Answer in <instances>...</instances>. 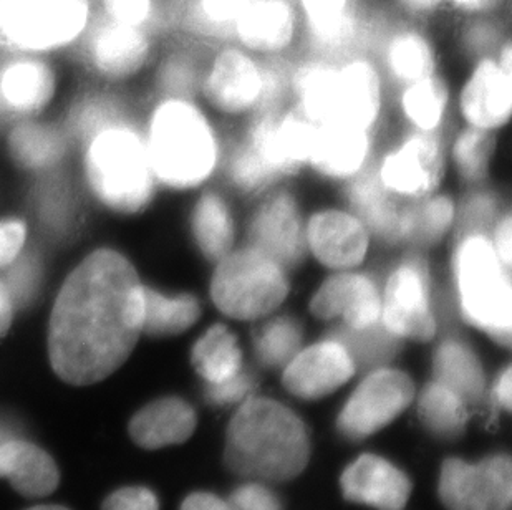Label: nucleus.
<instances>
[{
    "instance_id": "nucleus-17",
    "label": "nucleus",
    "mask_w": 512,
    "mask_h": 510,
    "mask_svg": "<svg viewBox=\"0 0 512 510\" xmlns=\"http://www.w3.org/2000/svg\"><path fill=\"white\" fill-rule=\"evenodd\" d=\"M438 494L448 510H511V458L494 454L479 462L446 459Z\"/></svg>"
},
{
    "instance_id": "nucleus-12",
    "label": "nucleus",
    "mask_w": 512,
    "mask_h": 510,
    "mask_svg": "<svg viewBox=\"0 0 512 510\" xmlns=\"http://www.w3.org/2000/svg\"><path fill=\"white\" fill-rule=\"evenodd\" d=\"M305 308L315 322L348 332H367L382 325L378 269L322 272L310 287Z\"/></svg>"
},
{
    "instance_id": "nucleus-53",
    "label": "nucleus",
    "mask_w": 512,
    "mask_h": 510,
    "mask_svg": "<svg viewBox=\"0 0 512 510\" xmlns=\"http://www.w3.org/2000/svg\"><path fill=\"white\" fill-rule=\"evenodd\" d=\"M489 396L493 400L494 408L504 409L506 413L511 411L512 403V368L511 365L504 366L503 371H499L493 388L489 391Z\"/></svg>"
},
{
    "instance_id": "nucleus-22",
    "label": "nucleus",
    "mask_w": 512,
    "mask_h": 510,
    "mask_svg": "<svg viewBox=\"0 0 512 510\" xmlns=\"http://www.w3.org/2000/svg\"><path fill=\"white\" fill-rule=\"evenodd\" d=\"M232 32L239 47L252 55L282 58L297 37V14L289 0H249Z\"/></svg>"
},
{
    "instance_id": "nucleus-32",
    "label": "nucleus",
    "mask_w": 512,
    "mask_h": 510,
    "mask_svg": "<svg viewBox=\"0 0 512 510\" xmlns=\"http://www.w3.org/2000/svg\"><path fill=\"white\" fill-rule=\"evenodd\" d=\"M90 53L98 70L108 77H131L148 62L150 40L140 27L113 20L93 34Z\"/></svg>"
},
{
    "instance_id": "nucleus-42",
    "label": "nucleus",
    "mask_w": 512,
    "mask_h": 510,
    "mask_svg": "<svg viewBox=\"0 0 512 510\" xmlns=\"http://www.w3.org/2000/svg\"><path fill=\"white\" fill-rule=\"evenodd\" d=\"M204 65L189 53H174L161 63L158 88L165 97L198 98Z\"/></svg>"
},
{
    "instance_id": "nucleus-23",
    "label": "nucleus",
    "mask_w": 512,
    "mask_h": 510,
    "mask_svg": "<svg viewBox=\"0 0 512 510\" xmlns=\"http://www.w3.org/2000/svg\"><path fill=\"white\" fill-rule=\"evenodd\" d=\"M390 111L403 130L448 133L455 116V87L441 72L421 78L392 92Z\"/></svg>"
},
{
    "instance_id": "nucleus-1",
    "label": "nucleus",
    "mask_w": 512,
    "mask_h": 510,
    "mask_svg": "<svg viewBox=\"0 0 512 510\" xmlns=\"http://www.w3.org/2000/svg\"><path fill=\"white\" fill-rule=\"evenodd\" d=\"M145 285L120 252L102 249L73 270L50 317L52 368L68 385L115 373L143 333Z\"/></svg>"
},
{
    "instance_id": "nucleus-30",
    "label": "nucleus",
    "mask_w": 512,
    "mask_h": 510,
    "mask_svg": "<svg viewBox=\"0 0 512 510\" xmlns=\"http://www.w3.org/2000/svg\"><path fill=\"white\" fill-rule=\"evenodd\" d=\"M378 67L390 92L440 70V55L430 37L415 29L398 30L385 42Z\"/></svg>"
},
{
    "instance_id": "nucleus-46",
    "label": "nucleus",
    "mask_w": 512,
    "mask_h": 510,
    "mask_svg": "<svg viewBox=\"0 0 512 510\" xmlns=\"http://www.w3.org/2000/svg\"><path fill=\"white\" fill-rule=\"evenodd\" d=\"M40 267L32 255L19 260L14 269L10 270L9 287L14 304L27 305L34 299L39 285Z\"/></svg>"
},
{
    "instance_id": "nucleus-18",
    "label": "nucleus",
    "mask_w": 512,
    "mask_h": 510,
    "mask_svg": "<svg viewBox=\"0 0 512 510\" xmlns=\"http://www.w3.org/2000/svg\"><path fill=\"white\" fill-rule=\"evenodd\" d=\"M357 375L352 353L334 328L300 348L282 368V385L300 400H322Z\"/></svg>"
},
{
    "instance_id": "nucleus-45",
    "label": "nucleus",
    "mask_w": 512,
    "mask_h": 510,
    "mask_svg": "<svg viewBox=\"0 0 512 510\" xmlns=\"http://www.w3.org/2000/svg\"><path fill=\"white\" fill-rule=\"evenodd\" d=\"M232 510H284L281 499L264 482L251 481L237 487L229 496Z\"/></svg>"
},
{
    "instance_id": "nucleus-50",
    "label": "nucleus",
    "mask_w": 512,
    "mask_h": 510,
    "mask_svg": "<svg viewBox=\"0 0 512 510\" xmlns=\"http://www.w3.org/2000/svg\"><path fill=\"white\" fill-rule=\"evenodd\" d=\"M489 239L499 260L512 270V209L506 206L489 229Z\"/></svg>"
},
{
    "instance_id": "nucleus-43",
    "label": "nucleus",
    "mask_w": 512,
    "mask_h": 510,
    "mask_svg": "<svg viewBox=\"0 0 512 510\" xmlns=\"http://www.w3.org/2000/svg\"><path fill=\"white\" fill-rule=\"evenodd\" d=\"M120 121V108L108 98H87L73 110V130L80 138H93L100 131Z\"/></svg>"
},
{
    "instance_id": "nucleus-57",
    "label": "nucleus",
    "mask_w": 512,
    "mask_h": 510,
    "mask_svg": "<svg viewBox=\"0 0 512 510\" xmlns=\"http://www.w3.org/2000/svg\"><path fill=\"white\" fill-rule=\"evenodd\" d=\"M19 438V429L10 419L0 416V446L9 443L12 439Z\"/></svg>"
},
{
    "instance_id": "nucleus-20",
    "label": "nucleus",
    "mask_w": 512,
    "mask_h": 510,
    "mask_svg": "<svg viewBox=\"0 0 512 510\" xmlns=\"http://www.w3.org/2000/svg\"><path fill=\"white\" fill-rule=\"evenodd\" d=\"M380 135L347 125L315 128L307 174L322 184L340 189L372 168Z\"/></svg>"
},
{
    "instance_id": "nucleus-29",
    "label": "nucleus",
    "mask_w": 512,
    "mask_h": 510,
    "mask_svg": "<svg viewBox=\"0 0 512 510\" xmlns=\"http://www.w3.org/2000/svg\"><path fill=\"white\" fill-rule=\"evenodd\" d=\"M498 153L499 135L496 133L466 125L448 131V173L461 189L491 183Z\"/></svg>"
},
{
    "instance_id": "nucleus-44",
    "label": "nucleus",
    "mask_w": 512,
    "mask_h": 510,
    "mask_svg": "<svg viewBox=\"0 0 512 510\" xmlns=\"http://www.w3.org/2000/svg\"><path fill=\"white\" fill-rule=\"evenodd\" d=\"M257 390V378L254 371L244 366L237 375L216 385H206L204 396L214 406H231L244 403L254 396Z\"/></svg>"
},
{
    "instance_id": "nucleus-8",
    "label": "nucleus",
    "mask_w": 512,
    "mask_h": 510,
    "mask_svg": "<svg viewBox=\"0 0 512 510\" xmlns=\"http://www.w3.org/2000/svg\"><path fill=\"white\" fill-rule=\"evenodd\" d=\"M87 176L102 203L121 214L145 211L155 198L156 179L145 136L123 121L93 136Z\"/></svg>"
},
{
    "instance_id": "nucleus-13",
    "label": "nucleus",
    "mask_w": 512,
    "mask_h": 510,
    "mask_svg": "<svg viewBox=\"0 0 512 510\" xmlns=\"http://www.w3.org/2000/svg\"><path fill=\"white\" fill-rule=\"evenodd\" d=\"M262 92V58L242 47H223L204 65L198 98L226 128H232L256 115Z\"/></svg>"
},
{
    "instance_id": "nucleus-16",
    "label": "nucleus",
    "mask_w": 512,
    "mask_h": 510,
    "mask_svg": "<svg viewBox=\"0 0 512 510\" xmlns=\"http://www.w3.org/2000/svg\"><path fill=\"white\" fill-rule=\"evenodd\" d=\"M416 388L411 376L400 368L378 366L363 373L337 418V428L343 438L350 441L378 433L415 400Z\"/></svg>"
},
{
    "instance_id": "nucleus-4",
    "label": "nucleus",
    "mask_w": 512,
    "mask_h": 510,
    "mask_svg": "<svg viewBox=\"0 0 512 510\" xmlns=\"http://www.w3.org/2000/svg\"><path fill=\"white\" fill-rule=\"evenodd\" d=\"M455 327L471 328L508 350L512 342V270L499 260L488 231H456L441 277Z\"/></svg>"
},
{
    "instance_id": "nucleus-49",
    "label": "nucleus",
    "mask_w": 512,
    "mask_h": 510,
    "mask_svg": "<svg viewBox=\"0 0 512 510\" xmlns=\"http://www.w3.org/2000/svg\"><path fill=\"white\" fill-rule=\"evenodd\" d=\"M105 5L115 22L131 27H141L153 12V0H105Z\"/></svg>"
},
{
    "instance_id": "nucleus-33",
    "label": "nucleus",
    "mask_w": 512,
    "mask_h": 510,
    "mask_svg": "<svg viewBox=\"0 0 512 510\" xmlns=\"http://www.w3.org/2000/svg\"><path fill=\"white\" fill-rule=\"evenodd\" d=\"M300 7L319 57L335 58L357 42V17L348 7V0H300Z\"/></svg>"
},
{
    "instance_id": "nucleus-56",
    "label": "nucleus",
    "mask_w": 512,
    "mask_h": 510,
    "mask_svg": "<svg viewBox=\"0 0 512 510\" xmlns=\"http://www.w3.org/2000/svg\"><path fill=\"white\" fill-rule=\"evenodd\" d=\"M400 2L413 15H431L440 9L443 0H400Z\"/></svg>"
},
{
    "instance_id": "nucleus-25",
    "label": "nucleus",
    "mask_w": 512,
    "mask_h": 510,
    "mask_svg": "<svg viewBox=\"0 0 512 510\" xmlns=\"http://www.w3.org/2000/svg\"><path fill=\"white\" fill-rule=\"evenodd\" d=\"M339 199L362 219L378 251H400L403 203L383 188L375 176L373 164L339 189Z\"/></svg>"
},
{
    "instance_id": "nucleus-36",
    "label": "nucleus",
    "mask_w": 512,
    "mask_h": 510,
    "mask_svg": "<svg viewBox=\"0 0 512 510\" xmlns=\"http://www.w3.org/2000/svg\"><path fill=\"white\" fill-rule=\"evenodd\" d=\"M252 353L267 370H282L305 343V323L299 315L281 310L252 325Z\"/></svg>"
},
{
    "instance_id": "nucleus-41",
    "label": "nucleus",
    "mask_w": 512,
    "mask_h": 510,
    "mask_svg": "<svg viewBox=\"0 0 512 510\" xmlns=\"http://www.w3.org/2000/svg\"><path fill=\"white\" fill-rule=\"evenodd\" d=\"M330 328H334L352 353L357 373H367L378 366L390 365L403 348L397 338H393L382 325L367 332H347L339 327Z\"/></svg>"
},
{
    "instance_id": "nucleus-47",
    "label": "nucleus",
    "mask_w": 512,
    "mask_h": 510,
    "mask_svg": "<svg viewBox=\"0 0 512 510\" xmlns=\"http://www.w3.org/2000/svg\"><path fill=\"white\" fill-rule=\"evenodd\" d=\"M40 212L47 226L52 229H62L72 217L70 198L62 184H49L45 186L40 196Z\"/></svg>"
},
{
    "instance_id": "nucleus-51",
    "label": "nucleus",
    "mask_w": 512,
    "mask_h": 510,
    "mask_svg": "<svg viewBox=\"0 0 512 510\" xmlns=\"http://www.w3.org/2000/svg\"><path fill=\"white\" fill-rule=\"evenodd\" d=\"M25 241V224L17 219L0 221V267L14 262Z\"/></svg>"
},
{
    "instance_id": "nucleus-14",
    "label": "nucleus",
    "mask_w": 512,
    "mask_h": 510,
    "mask_svg": "<svg viewBox=\"0 0 512 510\" xmlns=\"http://www.w3.org/2000/svg\"><path fill=\"white\" fill-rule=\"evenodd\" d=\"M305 249L320 272L363 269L378 251L362 219L340 199L307 207Z\"/></svg>"
},
{
    "instance_id": "nucleus-35",
    "label": "nucleus",
    "mask_w": 512,
    "mask_h": 510,
    "mask_svg": "<svg viewBox=\"0 0 512 510\" xmlns=\"http://www.w3.org/2000/svg\"><path fill=\"white\" fill-rule=\"evenodd\" d=\"M191 363L206 385H216L246 366L244 350L229 322L208 325L191 347Z\"/></svg>"
},
{
    "instance_id": "nucleus-11",
    "label": "nucleus",
    "mask_w": 512,
    "mask_h": 510,
    "mask_svg": "<svg viewBox=\"0 0 512 510\" xmlns=\"http://www.w3.org/2000/svg\"><path fill=\"white\" fill-rule=\"evenodd\" d=\"M315 128L294 106L261 111L232 126L279 183H295L307 174Z\"/></svg>"
},
{
    "instance_id": "nucleus-37",
    "label": "nucleus",
    "mask_w": 512,
    "mask_h": 510,
    "mask_svg": "<svg viewBox=\"0 0 512 510\" xmlns=\"http://www.w3.org/2000/svg\"><path fill=\"white\" fill-rule=\"evenodd\" d=\"M469 409L455 391L431 380L418 398V418L423 428L441 441H455L466 431Z\"/></svg>"
},
{
    "instance_id": "nucleus-39",
    "label": "nucleus",
    "mask_w": 512,
    "mask_h": 510,
    "mask_svg": "<svg viewBox=\"0 0 512 510\" xmlns=\"http://www.w3.org/2000/svg\"><path fill=\"white\" fill-rule=\"evenodd\" d=\"M506 206H509L508 198L493 181L461 189L455 232L489 231Z\"/></svg>"
},
{
    "instance_id": "nucleus-31",
    "label": "nucleus",
    "mask_w": 512,
    "mask_h": 510,
    "mask_svg": "<svg viewBox=\"0 0 512 510\" xmlns=\"http://www.w3.org/2000/svg\"><path fill=\"white\" fill-rule=\"evenodd\" d=\"M0 477L7 479L15 491L27 499L49 496L60 482L52 456L20 438L0 446Z\"/></svg>"
},
{
    "instance_id": "nucleus-7",
    "label": "nucleus",
    "mask_w": 512,
    "mask_h": 510,
    "mask_svg": "<svg viewBox=\"0 0 512 510\" xmlns=\"http://www.w3.org/2000/svg\"><path fill=\"white\" fill-rule=\"evenodd\" d=\"M295 277L279 260L241 242L209 265L206 299L226 322L254 325L289 305Z\"/></svg>"
},
{
    "instance_id": "nucleus-19",
    "label": "nucleus",
    "mask_w": 512,
    "mask_h": 510,
    "mask_svg": "<svg viewBox=\"0 0 512 510\" xmlns=\"http://www.w3.org/2000/svg\"><path fill=\"white\" fill-rule=\"evenodd\" d=\"M455 116L459 125L501 135L512 118V73L494 55L474 60L455 88Z\"/></svg>"
},
{
    "instance_id": "nucleus-21",
    "label": "nucleus",
    "mask_w": 512,
    "mask_h": 510,
    "mask_svg": "<svg viewBox=\"0 0 512 510\" xmlns=\"http://www.w3.org/2000/svg\"><path fill=\"white\" fill-rule=\"evenodd\" d=\"M189 241L204 264L211 265L242 242L239 199L221 183L194 193L188 211Z\"/></svg>"
},
{
    "instance_id": "nucleus-48",
    "label": "nucleus",
    "mask_w": 512,
    "mask_h": 510,
    "mask_svg": "<svg viewBox=\"0 0 512 510\" xmlns=\"http://www.w3.org/2000/svg\"><path fill=\"white\" fill-rule=\"evenodd\" d=\"M102 510H160V502L146 487H123L105 499Z\"/></svg>"
},
{
    "instance_id": "nucleus-15",
    "label": "nucleus",
    "mask_w": 512,
    "mask_h": 510,
    "mask_svg": "<svg viewBox=\"0 0 512 510\" xmlns=\"http://www.w3.org/2000/svg\"><path fill=\"white\" fill-rule=\"evenodd\" d=\"M87 0H0V44L49 50L85 29Z\"/></svg>"
},
{
    "instance_id": "nucleus-54",
    "label": "nucleus",
    "mask_w": 512,
    "mask_h": 510,
    "mask_svg": "<svg viewBox=\"0 0 512 510\" xmlns=\"http://www.w3.org/2000/svg\"><path fill=\"white\" fill-rule=\"evenodd\" d=\"M179 510H232L228 501L209 492H194L184 499Z\"/></svg>"
},
{
    "instance_id": "nucleus-38",
    "label": "nucleus",
    "mask_w": 512,
    "mask_h": 510,
    "mask_svg": "<svg viewBox=\"0 0 512 510\" xmlns=\"http://www.w3.org/2000/svg\"><path fill=\"white\" fill-rule=\"evenodd\" d=\"M0 90L12 110H40L54 93V77L44 63L20 60L5 68Z\"/></svg>"
},
{
    "instance_id": "nucleus-10",
    "label": "nucleus",
    "mask_w": 512,
    "mask_h": 510,
    "mask_svg": "<svg viewBox=\"0 0 512 510\" xmlns=\"http://www.w3.org/2000/svg\"><path fill=\"white\" fill-rule=\"evenodd\" d=\"M307 203L295 183L279 184L247 203L242 242L261 249L292 272L309 265L305 249Z\"/></svg>"
},
{
    "instance_id": "nucleus-27",
    "label": "nucleus",
    "mask_w": 512,
    "mask_h": 510,
    "mask_svg": "<svg viewBox=\"0 0 512 510\" xmlns=\"http://www.w3.org/2000/svg\"><path fill=\"white\" fill-rule=\"evenodd\" d=\"M456 211L458 194L448 188L403 203L400 249L433 254L446 247L455 234Z\"/></svg>"
},
{
    "instance_id": "nucleus-6",
    "label": "nucleus",
    "mask_w": 512,
    "mask_h": 510,
    "mask_svg": "<svg viewBox=\"0 0 512 510\" xmlns=\"http://www.w3.org/2000/svg\"><path fill=\"white\" fill-rule=\"evenodd\" d=\"M378 274L382 327L401 345H428L448 328H459L451 322L443 282L431 254L413 249L390 252Z\"/></svg>"
},
{
    "instance_id": "nucleus-28",
    "label": "nucleus",
    "mask_w": 512,
    "mask_h": 510,
    "mask_svg": "<svg viewBox=\"0 0 512 510\" xmlns=\"http://www.w3.org/2000/svg\"><path fill=\"white\" fill-rule=\"evenodd\" d=\"M198 416L188 401L168 396L153 401L131 418L130 434L140 448L148 451L183 444L193 436Z\"/></svg>"
},
{
    "instance_id": "nucleus-52",
    "label": "nucleus",
    "mask_w": 512,
    "mask_h": 510,
    "mask_svg": "<svg viewBox=\"0 0 512 510\" xmlns=\"http://www.w3.org/2000/svg\"><path fill=\"white\" fill-rule=\"evenodd\" d=\"M249 0H201V14L211 25H232Z\"/></svg>"
},
{
    "instance_id": "nucleus-24",
    "label": "nucleus",
    "mask_w": 512,
    "mask_h": 510,
    "mask_svg": "<svg viewBox=\"0 0 512 510\" xmlns=\"http://www.w3.org/2000/svg\"><path fill=\"white\" fill-rule=\"evenodd\" d=\"M433 380L448 386L468 409L481 408L488 395L483 361L461 328H448L435 340Z\"/></svg>"
},
{
    "instance_id": "nucleus-3",
    "label": "nucleus",
    "mask_w": 512,
    "mask_h": 510,
    "mask_svg": "<svg viewBox=\"0 0 512 510\" xmlns=\"http://www.w3.org/2000/svg\"><path fill=\"white\" fill-rule=\"evenodd\" d=\"M224 128L199 98L165 97L156 103L145 136L156 183L183 194L219 183L228 143Z\"/></svg>"
},
{
    "instance_id": "nucleus-34",
    "label": "nucleus",
    "mask_w": 512,
    "mask_h": 510,
    "mask_svg": "<svg viewBox=\"0 0 512 510\" xmlns=\"http://www.w3.org/2000/svg\"><path fill=\"white\" fill-rule=\"evenodd\" d=\"M204 317V300L194 290H166L146 287L143 333L148 337H178L196 327Z\"/></svg>"
},
{
    "instance_id": "nucleus-59",
    "label": "nucleus",
    "mask_w": 512,
    "mask_h": 510,
    "mask_svg": "<svg viewBox=\"0 0 512 510\" xmlns=\"http://www.w3.org/2000/svg\"><path fill=\"white\" fill-rule=\"evenodd\" d=\"M27 510H70L63 506H35Z\"/></svg>"
},
{
    "instance_id": "nucleus-40",
    "label": "nucleus",
    "mask_w": 512,
    "mask_h": 510,
    "mask_svg": "<svg viewBox=\"0 0 512 510\" xmlns=\"http://www.w3.org/2000/svg\"><path fill=\"white\" fill-rule=\"evenodd\" d=\"M63 138L47 126L25 123L10 136V151L25 168H47L63 154Z\"/></svg>"
},
{
    "instance_id": "nucleus-55",
    "label": "nucleus",
    "mask_w": 512,
    "mask_h": 510,
    "mask_svg": "<svg viewBox=\"0 0 512 510\" xmlns=\"http://www.w3.org/2000/svg\"><path fill=\"white\" fill-rule=\"evenodd\" d=\"M14 299L9 287L0 280V338L9 332L12 317H14Z\"/></svg>"
},
{
    "instance_id": "nucleus-2",
    "label": "nucleus",
    "mask_w": 512,
    "mask_h": 510,
    "mask_svg": "<svg viewBox=\"0 0 512 510\" xmlns=\"http://www.w3.org/2000/svg\"><path fill=\"white\" fill-rule=\"evenodd\" d=\"M390 100L387 80L368 55H314L290 65V105L314 125L355 126L382 135Z\"/></svg>"
},
{
    "instance_id": "nucleus-9",
    "label": "nucleus",
    "mask_w": 512,
    "mask_h": 510,
    "mask_svg": "<svg viewBox=\"0 0 512 510\" xmlns=\"http://www.w3.org/2000/svg\"><path fill=\"white\" fill-rule=\"evenodd\" d=\"M448 133H421L401 128L387 145H380L373 171L383 188L401 203H411L445 188L450 178Z\"/></svg>"
},
{
    "instance_id": "nucleus-5",
    "label": "nucleus",
    "mask_w": 512,
    "mask_h": 510,
    "mask_svg": "<svg viewBox=\"0 0 512 510\" xmlns=\"http://www.w3.org/2000/svg\"><path fill=\"white\" fill-rule=\"evenodd\" d=\"M310 459L309 431L287 406L251 396L232 416L226 431L224 466L257 482L292 481Z\"/></svg>"
},
{
    "instance_id": "nucleus-58",
    "label": "nucleus",
    "mask_w": 512,
    "mask_h": 510,
    "mask_svg": "<svg viewBox=\"0 0 512 510\" xmlns=\"http://www.w3.org/2000/svg\"><path fill=\"white\" fill-rule=\"evenodd\" d=\"M455 7H458L459 10H463V12H468V14H476V12H481V10L488 9L489 0H451Z\"/></svg>"
},
{
    "instance_id": "nucleus-26",
    "label": "nucleus",
    "mask_w": 512,
    "mask_h": 510,
    "mask_svg": "<svg viewBox=\"0 0 512 510\" xmlns=\"http://www.w3.org/2000/svg\"><path fill=\"white\" fill-rule=\"evenodd\" d=\"M343 497L378 510H401L411 496L410 477L387 459L363 454L343 471Z\"/></svg>"
}]
</instances>
